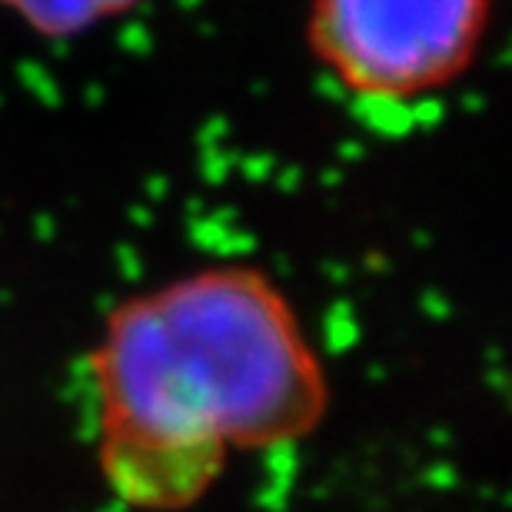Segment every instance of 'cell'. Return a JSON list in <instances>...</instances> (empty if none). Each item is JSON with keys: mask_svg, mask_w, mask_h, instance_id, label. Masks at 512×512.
Returning <instances> with one entry per match:
<instances>
[{"mask_svg": "<svg viewBox=\"0 0 512 512\" xmlns=\"http://www.w3.org/2000/svg\"><path fill=\"white\" fill-rule=\"evenodd\" d=\"M87 366L100 476L140 512L197 506L233 456L300 443L330 409L296 306L243 263L127 296Z\"/></svg>", "mask_w": 512, "mask_h": 512, "instance_id": "obj_1", "label": "cell"}, {"mask_svg": "<svg viewBox=\"0 0 512 512\" xmlns=\"http://www.w3.org/2000/svg\"><path fill=\"white\" fill-rule=\"evenodd\" d=\"M489 27L493 0H310L303 37L346 100L413 107L473 70Z\"/></svg>", "mask_w": 512, "mask_h": 512, "instance_id": "obj_2", "label": "cell"}, {"mask_svg": "<svg viewBox=\"0 0 512 512\" xmlns=\"http://www.w3.org/2000/svg\"><path fill=\"white\" fill-rule=\"evenodd\" d=\"M143 4L147 0H0V10L44 40H74Z\"/></svg>", "mask_w": 512, "mask_h": 512, "instance_id": "obj_3", "label": "cell"}]
</instances>
